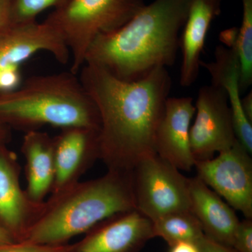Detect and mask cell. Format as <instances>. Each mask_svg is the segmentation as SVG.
<instances>
[{
    "instance_id": "cell-1",
    "label": "cell",
    "mask_w": 252,
    "mask_h": 252,
    "mask_svg": "<svg viewBox=\"0 0 252 252\" xmlns=\"http://www.w3.org/2000/svg\"><path fill=\"white\" fill-rule=\"evenodd\" d=\"M78 75L98 111L99 159L107 169L131 172L155 154L156 131L172 87L167 68L126 81L86 63Z\"/></svg>"
},
{
    "instance_id": "cell-2",
    "label": "cell",
    "mask_w": 252,
    "mask_h": 252,
    "mask_svg": "<svg viewBox=\"0 0 252 252\" xmlns=\"http://www.w3.org/2000/svg\"><path fill=\"white\" fill-rule=\"evenodd\" d=\"M191 0H154L122 27L101 34L91 44L85 63L118 79L134 81L175 62Z\"/></svg>"
},
{
    "instance_id": "cell-3",
    "label": "cell",
    "mask_w": 252,
    "mask_h": 252,
    "mask_svg": "<svg viewBox=\"0 0 252 252\" xmlns=\"http://www.w3.org/2000/svg\"><path fill=\"white\" fill-rule=\"evenodd\" d=\"M136 210L132 171L108 170L45 200L44 210L21 241L61 245L120 212Z\"/></svg>"
},
{
    "instance_id": "cell-4",
    "label": "cell",
    "mask_w": 252,
    "mask_h": 252,
    "mask_svg": "<svg viewBox=\"0 0 252 252\" xmlns=\"http://www.w3.org/2000/svg\"><path fill=\"white\" fill-rule=\"evenodd\" d=\"M0 124L26 132L44 126L99 130L100 120L79 75L69 71L28 78L0 94Z\"/></svg>"
},
{
    "instance_id": "cell-5",
    "label": "cell",
    "mask_w": 252,
    "mask_h": 252,
    "mask_svg": "<svg viewBox=\"0 0 252 252\" xmlns=\"http://www.w3.org/2000/svg\"><path fill=\"white\" fill-rule=\"evenodd\" d=\"M145 5L144 0H67L45 20L65 41L69 71L78 74L96 38L122 27Z\"/></svg>"
},
{
    "instance_id": "cell-6",
    "label": "cell",
    "mask_w": 252,
    "mask_h": 252,
    "mask_svg": "<svg viewBox=\"0 0 252 252\" xmlns=\"http://www.w3.org/2000/svg\"><path fill=\"white\" fill-rule=\"evenodd\" d=\"M135 209L152 221L175 212L190 211L189 178L157 154L132 170Z\"/></svg>"
},
{
    "instance_id": "cell-7",
    "label": "cell",
    "mask_w": 252,
    "mask_h": 252,
    "mask_svg": "<svg viewBox=\"0 0 252 252\" xmlns=\"http://www.w3.org/2000/svg\"><path fill=\"white\" fill-rule=\"evenodd\" d=\"M39 51H47L61 64L71 59L63 36L46 20L9 24L0 31V94L20 86L21 65Z\"/></svg>"
},
{
    "instance_id": "cell-8",
    "label": "cell",
    "mask_w": 252,
    "mask_h": 252,
    "mask_svg": "<svg viewBox=\"0 0 252 252\" xmlns=\"http://www.w3.org/2000/svg\"><path fill=\"white\" fill-rule=\"evenodd\" d=\"M190 142L195 161H203L236 142L228 96L221 88L205 86L198 91Z\"/></svg>"
},
{
    "instance_id": "cell-9",
    "label": "cell",
    "mask_w": 252,
    "mask_h": 252,
    "mask_svg": "<svg viewBox=\"0 0 252 252\" xmlns=\"http://www.w3.org/2000/svg\"><path fill=\"white\" fill-rule=\"evenodd\" d=\"M238 140L210 160L195 162L197 177L234 210L252 219V160Z\"/></svg>"
},
{
    "instance_id": "cell-10",
    "label": "cell",
    "mask_w": 252,
    "mask_h": 252,
    "mask_svg": "<svg viewBox=\"0 0 252 252\" xmlns=\"http://www.w3.org/2000/svg\"><path fill=\"white\" fill-rule=\"evenodd\" d=\"M85 234L70 252H139L155 238L153 222L137 210L113 215Z\"/></svg>"
},
{
    "instance_id": "cell-11",
    "label": "cell",
    "mask_w": 252,
    "mask_h": 252,
    "mask_svg": "<svg viewBox=\"0 0 252 252\" xmlns=\"http://www.w3.org/2000/svg\"><path fill=\"white\" fill-rule=\"evenodd\" d=\"M21 167L17 156L0 144V225L21 241L31 225L40 217L44 203H36L21 187Z\"/></svg>"
},
{
    "instance_id": "cell-12",
    "label": "cell",
    "mask_w": 252,
    "mask_h": 252,
    "mask_svg": "<svg viewBox=\"0 0 252 252\" xmlns=\"http://www.w3.org/2000/svg\"><path fill=\"white\" fill-rule=\"evenodd\" d=\"M53 140L56 174L51 195L61 193L80 182L81 177L99 159L97 129L64 127Z\"/></svg>"
},
{
    "instance_id": "cell-13",
    "label": "cell",
    "mask_w": 252,
    "mask_h": 252,
    "mask_svg": "<svg viewBox=\"0 0 252 252\" xmlns=\"http://www.w3.org/2000/svg\"><path fill=\"white\" fill-rule=\"evenodd\" d=\"M195 113L191 97H169L156 131V154L184 171L195 166L190 142V124Z\"/></svg>"
},
{
    "instance_id": "cell-14",
    "label": "cell",
    "mask_w": 252,
    "mask_h": 252,
    "mask_svg": "<svg viewBox=\"0 0 252 252\" xmlns=\"http://www.w3.org/2000/svg\"><path fill=\"white\" fill-rule=\"evenodd\" d=\"M200 67L206 68L212 78V85L221 88L228 96L237 140L252 153V123L242 109L240 91V63L235 44H220L215 49L212 62L201 61Z\"/></svg>"
},
{
    "instance_id": "cell-15",
    "label": "cell",
    "mask_w": 252,
    "mask_h": 252,
    "mask_svg": "<svg viewBox=\"0 0 252 252\" xmlns=\"http://www.w3.org/2000/svg\"><path fill=\"white\" fill-rule=\"evenodd\" d=\"M190 211L204 234L227 246H233L239 220L234 209L198 177L189 178Z\"/></svg>"
},
{
    "instance_id": "cell-16",
    "label": "cell",
    "mask_w": 252,
    "mask_h": 252,
    "mask_svg": "<svg viewBox=\"0 0 252 252\" xmlns=\"http://www.w3.org/2000/svg\"><path fill=\"white\" fill-rule=\"evenodd\" d=\"M223 0H191L180 36L182 61L180 84L193 85L198 77L201 54L210 25L221 11Z\"/></svg>"
},
{
    "instance_id": "cell-17",
    "label": "cell",
    "mask_w": 252,
    "mask_h": 252,
    "mask_svg": "<svg viewBox=\"0 0 252 252\" xmlns=\"http://www.w3.org/2000/svg\"><path fill=\"white\" fill-rule=\"evenodd\" d=\"M21 152L26 160V193L33 201L44 203L51 193L56 174L53 137L39 130L28 131Z\"/></svg>"
},
{
    "instance_id": "cell-18",
    "label": "cell",
    "mask_w": 252,
    "mask_h": 252,
    "mask_svg": "<svg viewBox=\"0 0 252 252\" xmlns=\"http://www.w3.org/2000/svg\"><path fill=\"white\" fill-rule=\"evenodd\" d=\"M152 222L154 237L163 239L169 246L181 242L196 244L204 235L200 223L190 211L175 212Z\"/></svg>"
},
{
    "instance_id": "cell-19",
    "label": "cell",
    "mask_w": 252,
    "mask_h": 252,
    "mask_svg": "<svg viewBox=\"0 0 252 252\" xmlns=\"http://www.w3.org/2000/svg\"><path fill=\"white\" fill-rule=\"evenodd\" d=\"M243 20L238 29L235 49L240 63V91L252 84V0H242Z\"/></svg>"
},
{
    "instance_id": "cell-20",
    "label": "cell",
    "mask_w": 252,
    "mask_h": 252,
    "mask_svg": "<svg viewBox=\"0 0 252 252\" xmlns=\"http://www.w3.org/2000/svg\"><path fill=\"white\" fill-rule=\"evenodd\" d=\"M67 0H10L9 24H24L36 21L46 10L59 8Z\"/></svg>"
},
{
    "instance_id": "cell-21",
    "label": "cell",
    "mask_w": 252,
    "mask_h": 252,
    "mask_svg": "<svg viewBox=\"0 0 252 252\" xmlns=\"http://www.w3.org/2000/svg\"><path fill=\"white\" fill-rule=\"evenodd\" d=\"M72 244L45 245L16 241L0 245V252H70Z\"/></svg>"
},
{
    "instance_id": "cell-22",
    "label": "cell",
    "mask_w": 252,
    "mask_h": 252,
    "mask_svg": "<svg viewBox=\"0 0 252 252\" xmlns=\"http://www.w3.org/2000/svg\"><path fill=\"white\" fill-rule=\"evenodd\" d=\"M232 248L237 252H252V219L240 221Z\"/></svg>"
},
{
    "instance_id": "cell-23",
    "label": "cell",
    "mask_w": 252,
    "mask_h": 252,
    "mask_svg": "<svg viewBox=\"0 0 252 252\" xmlns=\"http://www.w3.org/2000/svg\"><path fill=\"white\" fill-rule=\"evenodd\" d=\"M195 245L200 252H237L232 247L215 241L205 234Z\"/></svg>"
},
{
    "instance_id": "cell-24",
    "label": "cell",
    "mask_w": 252,
    "mask_h": 252,
    "mask_svg": "<svg viewBox=\"0 0 252 252\" xmlns=\"http://www.w3.org/2000/svg\"><path fill=\"white\" fill-rule=\"evenodd\" d=\"M10 0H0V31L9 23Z\"/></svg>"
},
{
    "instance_id": "cell-25",
    "label": "cell",
    "mask_w": 252,
    "mask_h": 252,
    "mask_svg": "<svg viewBox=\"0 0 252 252\" xmlns=\"http://www.w3.org/2000/svg\"><path fill=\"white\" fill-rule=\"evenodd\" d=\"M169 252H200L195 244L188 242H181L170 246Z\"/></svg>"
},
{
    "instance_id": "cell-26",
    "label": "cell",
    "mask_w": 252,
    "mask_h": 252,
    "mask_svg": "<svg viewBox=\"0 0 252 252\" xmlns=\"http://www.w3.org/2000/svg\"><path fill=\"white\" fill-rule=\"evenodd\" d=\"M242 109L249 121L252 123V92L250 91L245 97L241 99Z\"/></svg>"
},
{
    "instance_id": "cell-27",
    "label": "cell",
    "mask_w": 252,
    "mask_h": 252,
    "mask_svg": "<svg viewBox=\"0 0 252 252\" xmlns=\"http://www.w3.org/2000/svg\"><path fill=\"white\" fill-rule=\"evenodd\" d=\"M11 128L7 126L0 124V144H8L11 140Z\"/></svg>"
},
{
    "instance_id": "cell-28",
    "label": "cell",
    "mask_w": 252,
    "mask_h": 252,
    "mask_svg": "<svg viewBox=\"0 0 252 252\" xmlns=\"http://www.w3.org/2000/svg\"><path fill=\"white\" fill-rule=\"evenodd\" d=\"M14 242L16 241L13 235L7 230L5 229L4 227L0 225V245L14 243Z\"/></svg>"
}]
</instances>
